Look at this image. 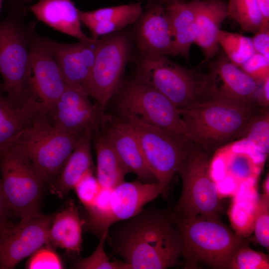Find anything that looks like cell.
<instances>
[{"instance_id": "obj_1", "label": "cell", "mask_w": 269, "mask_h": 269, "mask_svg": "<svg viewBox=\"0 0 269 269\" xmlns=\"http://www.w3.org/2000/svg\"><path fill=\"white\" fill-rule=\"evenodd\" d=\"M106 240L129 269L174 267L182 257L180 235L171 215L154 210L143 209L113 224Z\"/></svg>"}, {"instance_id": "obj_2", "label": "cell", "mask_w": 269, "mask_h": 269, "mask_svg": "<svg viewBox=\"0 0 269 269\" xmlns=\"http://www.w3.org/2000/svg\"><path fill=\"white\" fill-rule=\"evenodd\" d=\"M247 104L216 97L192 107L178 109L186 136L210 152L239 139L253 117L262 109Z\"/></svg>"}, {"instance_id": "obj_3", "label": "cell", "mask_w": 269, "mask_h": 269, "mask_svg": "<svg viewBox=\"0 0 269 269\" xmlns=\"http://www.w3.org/2000/svg\"><path fill=\"white\" fill-rule=\"evenodd\" d=\"M136 63L135 79L159 91L178 109L217 97L215 81L209 72L203 73L183 67L167 56L139 55Z\"/></svg>"}, {"instance_id": "obj_4", "label": "cell", "mask_w": 269, "mask_h": 269, "mask_svg": "<svg viewBox=\"0 0 269 269\" xmlns=\"http://www.w3.org/2000/svg\"><path fill=\"white\" fill-rule=\"evenodd\" d=\"M171 217L180 235L182 257L187 268L204 264L214 269H229L235 253L247 243L218 217Z\"/></svg>"}, {"instance_id": "obj_5", "label": "cell", "mask_w": 269, "mask_h": 269, "mask_svg": "<svg viewBox=\"0 0 269 269\" xmlns=\"http://www.w3.org/2000/svg\"><path fill=\"white\" fill-rule=\"evenodd\" d=\"M35 22L27 24L20 16L10 15L0 21V74L1 90L21 106L31 103L28 93L31 46Z\"/></svg>"}, {"instance_id": "obj_6", "label": "cell", "mask_w": 269, "mask_h": 269, "mask_svg": "<svg viewBox=\"0 0 269 269\" xmlns=\"http://www.w3.org/2000/svg\"><path fill=\"white\" fill-rule=\"evenodd\" d=\"M81 136L71 134L58 128L47 113L40 109L16 144L45 183L50 184L59 174Z\"/></svg>"}, {"instance_id": "obj_7", "label": "cell", "mask_w": 269, "mask_h": 269, "mask_svg": "<svg viewBox=\"0 0 269 269\" xmlns=\"http://www.w3.org/2000/svg\"><path fill=\"white\" fill-rule=\"evenodd\" d=\"M119 120L135 134L150 172L166 193L194 144L185 135L158 128L127 115Z\"/></svg>"}, {"instance_id": "obj_8", "label": "cell", "mask_w": 269, "mask_h": 269, "mask_svg": "<svg viewBox=\"0 0 269 269\" xmlns=\"http://www.w3.org/2000/svg\"><path fill=\"white\" fill-rule=\"evenodd\" d=\"M0 174L11 216L21 219L41 213L46 184L17 144L0 153Z\"/></svg>"}, {"instance_id": "obj_9", "label": "cell", "mask_w": 269, "mask_h": 269, "mask_svg": "<svg viewBox=\"0 0 269 269\" xmlns=\"http://www.w3.org/2000/svg\"><path fill=\"white\" fill-rule=\"evenodd\" d=\"M210 154L194 144L180 166L182 190L172 217H218L220 195L210 172Z\"/></svg>"}, {"instance_id": "obj_10", "label": "cell", "mask_w": 269, "mask_h": 269, "mask_svg": "<svg viewBox=\"0 0 269 269\" xmlns=\"http://www.w3.org/2000/svg\"><path fill=\"white\" fill-rule=\"evenodd\" d=\"M134 44L132 29L126 28L98 39L86 93L102 109L118 91Z\"/></svg>"}, {"instance_id": "obj_11", "label": "cell", "mask_w": 269, "mask_h": 269, "mask_svg": "<svg viewBox=\"0 0 269 269\" xmlns=\"http://www.w3.org/2000/svg\"><path fill=\"white\" fill-rule=\"evenodd\" d=\"M267 156L239 139L219 147L210 162L220 195L236 194L245 183L256 184Z\"/></svg>"}, {"instance_id": "obj_12", "label": "cell", "mask_w": 269, "mask_h": 269, "mask_svg": "<svg viewBox=\"0 0 269 269\" xmlns=\"http://www.w3.org/2000/svg\"><path fill=\"white\" fill-rule=\"evenodd\" d=\"M118 106L122 115L186 136L178 109L165 96L146 83L135 78L127 83L120 93Z\"/></svg>"}, {"instance_id": "obj_13", "label": "cell", "mask_w": 269, "mask_h": 269, "mask_svg": "<svg viewBox=\"0 0 269 269\" xmlns=\"http://www.w3.org/2000/svg\"><path fill=\"white\" fill-rule=\"evenodd\" d=\"M85 92L67 87L51 109L46 112L58 128L80 136L87 131L98 132L111 121L100 106L93 105Z\"/></svg>"}, {"instance_id": "obj_14", "label": "cell", "mask_w": 269, "mask_h": 269, "mask_svg": "<svg viewBox=\"0 0 269 269\" xmlns=\"http://www.w3.org/2000/svg\"><path fill=\"white\" fill-rule=\"evenodd\" d=\"M55 213H41L20 219L0 235V269L14 268L24 259L48 243Z\"/></svg>"}, {"instance_id": "obj_15", "label": "cell", "mask_w": 269, "mask_h": 269, "mask_svg": "<svg viewBox=\"0 0 269 269\" xmlns=\"http://www.w3.org/2000/svg\"><path fill=\"white\" fill-rule=\"evenodd\" d=\"M61 70L37 33L31 46L28 92L30 99L49 112L67 87Z\"/></svg>"}, {"instance_id": "obj_16", "label": "cell", "mask_w": 269, "mask_h": 269, "mask_svg": "<svg viewBox=\"0 0 269 269\" xmlns=\"http://www.w3.org/2000/svg\"><path fill=\"white\" fill-rule=\"evenodd\" d=\"M133 25V40L140 56H175L163 0H146Z\"/></svg>"}, {"instance_id": "obj_17", "label": "cell", "mask_w": 269, "mask_h": 269, "mask_svg": "<svg viewBox=\"0 0 269 269\" xmlns=\"http://www.w3.org/2000/svg\"><path fill=\"white\" fill-rule=\"evenodd\" d=\"M41 38L58 64L67 86L86 93L98 38L74 43H60L44 37Z\"/></svg>"}, {"instance_id": "obj_18", "label": "cell", "mask_w": 269, "mask_h": 269, "mask_svg": "<svg viewBox=\"0 0 269 269\" xmlns=\"http://www.w3.org/2000/svg\"><path fill=\"white\" fill-rule=\"evenodd\" d=\"M209 72L215 81L217 97L260 106L259 95L263 82H258L232 63L224 53L219 54L212 61Z\"/></svg>"}, {"instance_id": "obj_19", "label": "cell", "mask_w": 269, "mask_h": 269, "mask_svg": "<svg viewBox=\"0 0 269 269\" xmlns=\"http://www.w3.org/2000/svg\"><path fill=\"white\" fill-rule=\"evenodd\" d=\"M163 186L157 182L123 181L112 189L110 198L111 226L128 219L139 213L144 206L164 193Z\"/></svg>"}, {"instance_id": "obj_20", "label": "cell", "mask_w": 269, "mask_h": 269, "mask_svg": "<svg viewBox=\"0 0 269 269\" xmlns=\"http://www.w3.org/2000/svg\"><path fill=\"white\" fill-rule=\"evenodd\" d=\"M91 131L85 132L64 163L59 174L49 184L50 192L59 198L65 197L86 175L93 173Z\"/></svg>"}, {"instance_id": "obj_21", "label": "cell", "mask_w": 269, "mask_h": 269, "mask_svg": "<svg viewBox=\"0 0 269 269\" xmlns=\"http://www.w3.org/2000/svg\"><path fill=\"white\" fill-rule=\"evenodd\" d=\"M142 10V3L137 2L91 11L80 10V18L90 30L92 37L97 39L133 25Z\"/></svg>"}, {"instance_id": "obj_22", "label": "cell", "mask_w": 269, "mask_h": 269, "mask_svg": "<svg viewBox=\"0 0 269 269\" xmlns=\"http://www.w3.org/2000/svg\"><path fill=\"white\" fill-rule=\"evenodd\" d=\"M30 10L38 20L55 30L79 41L93 39L83 31L80 10L71 0H38Z\"/></svg>"}, {"instance_id": "obj_23", "label": "cell", "mask_w": 269, "mask_h": 269, "mask_svg": "<svg viewBox=\"0 0 269 269\" xmlns=\"http://www.w3.org/2000/svg\"><path fill=\"white\" fill-rule=\"evenodd\" d=\"M104 135L131 172L143 182H157L144 159L135 134L119 120L106 127Z\"/></svg>"}, {"instance_id": "obj_24", "label": "cell", "mask_w": 269, "mask_h": 269, "mask_svg": "<svg viewBox=\"0 0 269 269\" xmlns=\"http://www.w3.org/2000/svg\"><path fill=\"white\" fill-rule=\"evenodd\" d=\"M226 17L227 3L224 0H198L196 13L198 34L195 43L202 49L206 60L219 53L217 37Z\"/></svg>"}, {"instance_id": "obj_25", "label": "cell", "mask_w": 269, "mask_h": 269, "mask_svg": "<svg viewBox=\"0 0 269 269\" xmlns=\"http://www.w3.org/2000/svg\"><path fill=\"white\" fill-rule=\"evenodd\" d=\"M198 0L165 4L175 56H181L186 59L189 58L191 45L195 43L197 37L196 13Z\"/></svg>"}, {"instance_id": "obj_26", "label": "cell", "mask_w": 269, "mask_h": 269, "mask_svg": "<svg viewBox=\"0 0 269 269\" xmlns=\"http://www.w3.org/2000/svg\"><path fill=\"white\" fill-rule=\"evenodd\" d=\"M85 224L73 201L55 213L48 233V243L54 248L79 255L82 247V231Z\"/></svg>"}, {"instance_id": "obj_27", "label": "cell", "mask_w": 269, "mask_h": 269, "mask_svg": "<svg viewBox=\"0 0 269 269\" xmlns=\"http://www.w3.org/2000/svg\"><path fill=\"white\" fill-rule=\"evenodd\" d=\"M0 89V153L14 145L39 110L36 105L21 106Z\"/></svg>"}, {"instance_id": "obj_28", "label": "cell", "mask_w": 269, "mask_h": 269, "mask_svg": "<svg viewBox=\"0 0 269 269\" xmlns=\"http://www.w3.org/2000/svg\"><path fill=\"white\" fill-rule=\"evenodd\" d=\"M96 153V178L102 187L113 189L125 181L131 170L119 157L103 134L94 140Z\"/></svg>"}, {"instance_id": "obj_29", "label": "cell", "mask_w": 269, "mask_h": 269, "mask_svg": "<svg viewBox=\"0 0 269 269\" xmlns=\"http://www.w3.org/2000/svg\"><path fill=\"white\" fill-rule=\"evenodd\" d=\"M259 197L255 189L252 187L242 188L235 194L229 217L238 235L245 238L253 232Z\"/></svg>"}, {"instance_id": "obj_30", "label": "cell", "mask_w": 269, "mask_h": 269, "mask_svg": "<svg viewBox=\"0 0 269 269\" xmlns=\"http://www.w3.org/2000/svg\"><path fill=\"white\" fill-rule=\"evenodd\" d=\"M217 41L227 58L239 67L256 52L251 38L237 33L220 29Z\"/></svg>"}, {"instance_id": "obj_31", "label": "cell", "mask_w": 269, "mask_h": 269, "mask_svg": "<svg viewBox=\"0 0 269 269\" xmlns=\"http://www.w3.org/2000/svg\"><path fill=\"white\" fill-rule=\"evenodd\" d=\"M239 139H243L256 151L267 156L269 148V115L267 108H262L253 117Z\"/></svg>"}, {"instance_id": "obj_32", "label": "cell", "mask_w": 269, "mask_h": 269, "mask_svg": "<svg viewBox=\"0 0 269 269\" xmlns=\"http://www.w3.org/2000/svg\"><path fill=\"white\" fill-rule=\"evenodd\" d=\"M227 17L236 21L241 28L256 33L262 24V17L256 0H229Z\"/></svg>"}, {"instance_id": "obj_33", "label": "cell", "mask_w": 269, "mask_h": 269, "mask_svg": "<svg viewBox=\"0 0 269 269\" xmlns=\"http://www.w3.org/2000/svg\"><path fill=\"white\" fill-rule=\"evenodd\" d=\"M107 233L100 237L99 244L94 252L89 257L76 261L73 267L78 269H129L123 262L118 260L111 261L105 250Z\"/></svg>"}, {"instance_id": "obj_34", "label": "cell", "mask_w": 269, "mask_h": 269, "mask_svg": "<svg viewBox=\"0 0 269 269\" xmlns=\"http://www.w3.org/2000/svg\"><path fill=\"white\" fill-rule=\"evenodd\" d=\"M268 256L251 249L246 243L235 253L231 261V269H268Z\"/></svg>"}, {"instance_id": "obj_35", "label": "cell", "mask_w": 269, "mask_h": 269, "mask_svg": "<svg viewBox=\"0 0 269 269\" xmlns=\"http://www.w3.org/2000/svg\"><path fill=\"white\" fill-rule=\"evenodd\" d=\"M255 239L261 245L269 247V195L259 197L254 223Z\"/></svg>"}, {"instance_id": "obj_36", "label": "cell", "mask_w": 269, "mask_h": 269, "mask_svg": "<svg viewBox=\"0 0 269 269\" xmlns=\"http://www.w3.org/2000/svg\"><path fill=\"white\" fill-rule=\"evenodd\" d=\"M25 268L28 269H61L64 263L54 250L49 244L42 246L34 252L27 261Z\"/></svg>"}, {"instance_id": "obj_37", "label": "cell", "mask_w": 269, "mask_h": 269, "mask_svg": "<svg viewBox=\"0 0 269 269\" xmlns=\"http://www.w3.org/2000/svg\"><path fill=\"white\" fill-rule=\"evenodd\" d=\"M102 188L96 177L90 173L85 176L74 189L86 210L93 204Z\"/></svg>"}, {"instance_id": "obj_38", "label": "cell", "mask_w": 269, "mask_h": 269, "mask_svg": "<svg viewBox=\"0 0 269 269\" xmlns=\"http://www.w3.org/2000/svg\"><path fill=\"white\" fill-rule=\"evenodd\" d=\"M240 67L260 84L269 78V59L257 52Z\"/></svg>"}, {"instance_id": "obj_39", "label": "cell", "mask_w": 269, "mask_h": 269, "mask_svg": "<svg viewBox=\"0 0 269 269\" xmlns=\"http://www.w3.org/2000/svg\"><path fill=\"white\" fill-rule=\"evenodd\" d=\"M10 216H11V214L3 192L0 174V235L4 233L13 224L10 221Z\"/></svg>"}, {"instance_id": "obj_40", "label": "cell", "mask_w": 269, "mask_h": 269, "mask_svg": "<svg viewBox=\"0 0 269 269\" xmlns=\"http://www.w3.org/2000/svg\"><path fill=\"white\" fill-rule=\"evenodd\" d=\"M251 39L255 52L269 59V30L258 31Z\"/></svg>"}, {"instance_id": "obj_41", "label": "cell", "mask_w": 269, "mask_h": 269, "mask_svg": "<svg viewBox=\"0 0 269 269\" xmlns=\"http://www.w3.org/2000/svg\"><path fill=\"white\" fill-rule=\"evenodd\" d=\"M256 2L262 17L259 31L269 30V0H256Z\"/></svg>"}, {"instance_id": "obj_42", "label": "cell", "mask_w": 269, "mask_h": 269, "mask_svg": "<svg viewBox=\"0 0 269 269\" xmlns=\"http://www.w3.org/2000/svg\"><path fill=\"white\" fill-rule=\"evenodd\" d=\"M269 175L265 180L263 184V189L264 191V193L267 195H269Z\"/></svg>"}, {"instance_id": "obj_43", "label": "cell", "mask_w": 269, "mask_h": 269, "mask_svg": "<svg viewBox=\"0 0 269 269\" xmlns=\"http://www.w3.org/2000/svg\"><path fill=\"white\" fill-rule=\"evenodd\" d=\"M188 0H163L165 4L174 2H184Z\"/></svg>"}, {"instance_id": "obj_44", "label": "cell", "mask_w": 269, "mask_h": 269, "mask_svg": "<svg viewBox=\"0 0 269 269\" xmlns=\"http://www.w3.org/2000/svg\"><path fill=\"white\" fill-rule=\"evenodd\" d=\"M12 0L14 1V2H16V3H22L25 2H26L27 0Z\"/></svg>"}, {"instance_id": "obj_45", "label": "cell", "mask_w": 269, "mask_h": 269, "mask_svg": "<svg viewBox=\"0 0 269 269\" xmlns=\"http://www.w3.org/2000/svg\"><path fill=\"white\" fill-rule=\"evenodd\" d=\"M2 1V0H0V8H1Z\"/></svg>"}, {"instance_id": "obj_46", "label": "cell", "mask_w": 269, "mask_h": 269, "mask_svg": "<svg viewBox=\"0 0 269 269\" xmlns=\"http://www.w3.org/2000/svg\"><path fill=\"white\" fill-rule=\"evenodd\" d=\"M0 89H1V84H0Z\"/></svg>"}]
</instances>
